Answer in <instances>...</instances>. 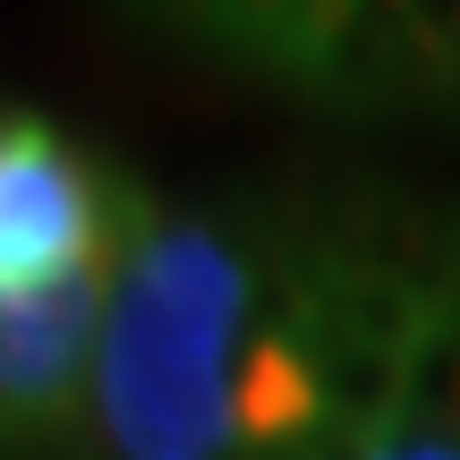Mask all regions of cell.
Here are the masks:
<instances>
[{
  "label": "cell",
  "mask_w": 460,
  "mask_h": 460,
  "mask_svg": "<svg viewBox=\"0 0 460 460\" xmlns=\"http://www.w3.org/2000/svg\"><path fill=\"white\" fill-rule=\"evenodd\" d=\"M247 307L256 256L222 222L171 214L128 247L94 349V427L111 460H230Z\"/></svg>",
  "instance_id": "obj_1"
},
{
  "label": "cell",
  "mask_w": 460,
  "mask_h": 460,
  "mask_svg": "<svg viewBox=\"0 0 460 460\" xmlns=\"http://www.w3.org/2000/svg\"><path fill=\"white\" fill-rule=\"evenodd\" d=\"M119 230L94 163L68 146L51 119L0 111V298L51 290L77 273H111Z\"/></svg>",
  "instance_id": "obj_2"
},
{
  "label": "cell",
  "mask_w": 460,
  "mask_h": 460,
  "mask_svg": "<svg viewBox=\"0 0 460 460\" xmlns=\"http://www.w3.org/2000/svg\"><path fill=\"white\" fill-rule=\"evenodd\" d=\"M102 281L111 273H77L51 290L0 298V435L68 401L77 367L102 349Z\"/></svg>",
  "instance_id": "obj_3"
},
{
  "label": "cell",
  "mask_w": 460,
  "mask_h": 460,
  "mask_svg": "<svg viewBox=\"0 0 460 460\" xmlns=\"http://www.w3.org/2000/svg\"><path fill=\"white\" fill-rule=\"evenodd\" d=\"M188 26H205L214 43L247 51V60H281L307 68V51L324 43V26L349 9V0H171Z\"/></svg>",
  "instance_id": "obj_4"
},
{
  "label": "cell",
  "mask_w": 460,
  "mask_h": 460,
  "mask_svg": "<svg viewBox=\"0 0 460 460\" xmlns=\"http://www.w3.org/2000/svg\"><path fill=\"white\" fill-rule=\"evenodd\" d=\"M332 444V435H324ZM332 460H460L452 435H435V427H410V418H393V427H376V435H349V444H332Z\"/></svg>",
  "instance_id": "obj_5"
},
{
  "label": "cell",
  "mask_w": 460,
  "mask_h": 460,
  "mask_svg": "<svg viewBox=\"0 0 460 460\" xmlns=\"http://www.w3.org/2000/svg\"><path fill=\"white\" fill-rule=\"evenodd\" d=\"M384 9H393L401 26H410L418 43H427L435 60H444V68L460 60V0H384Z\"/></svg>",
  "instance_id": "obj_6"
}]
</instances>
